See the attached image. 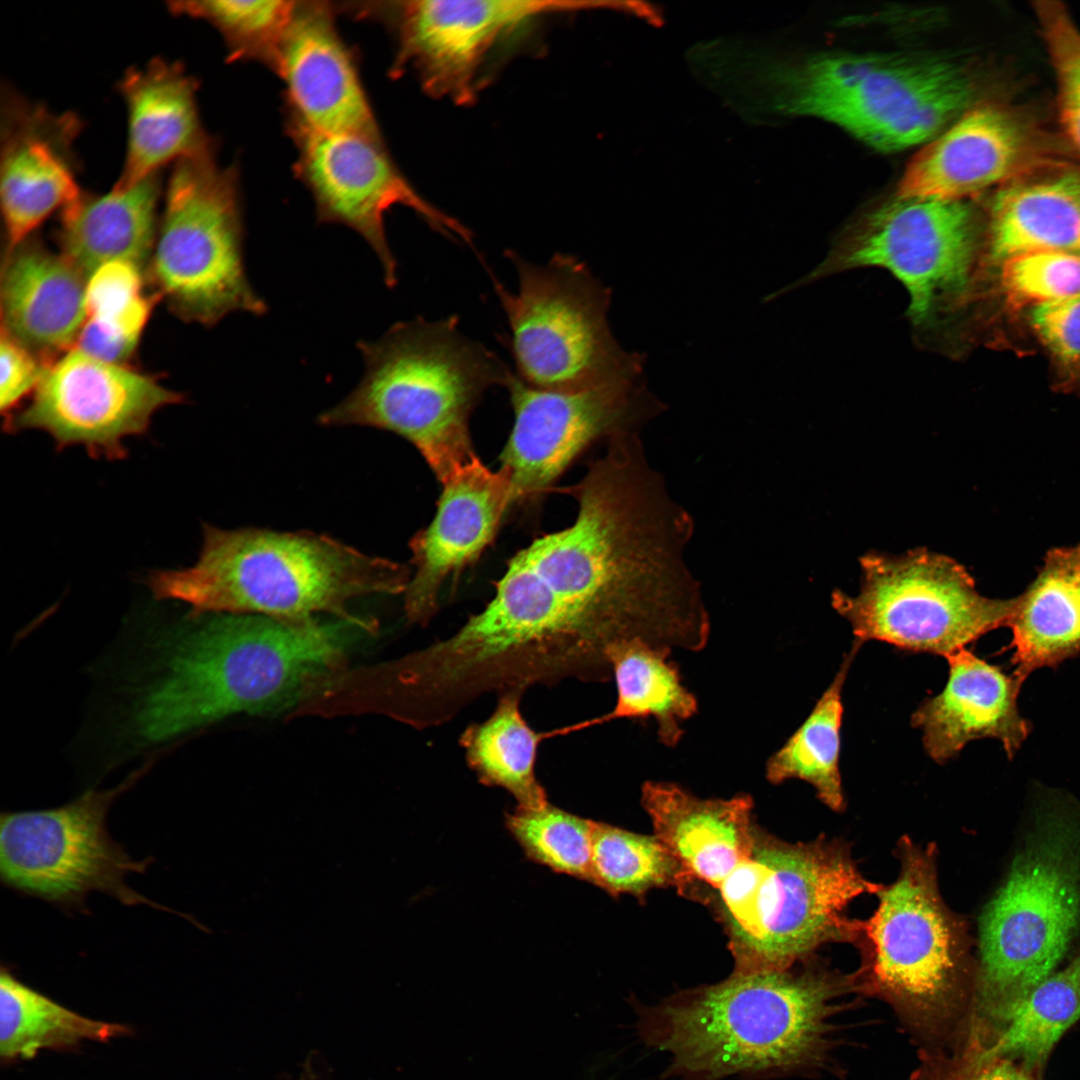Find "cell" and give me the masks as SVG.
Masks as SVG:
<instances>
[{
    "instance_id": "21",
    "label": "cell",
    "mask_w": 1080,
    "mask_h": 1080,
    "mask_svg": "<svg viewBox=\"0 0 1080 1080\" xmlns=\"http://www.w3.org/2000/svg\"><path fill=\"white\" fill-rule=\"evenodd\" d=\"M442 485L433 520L410 541L415 573L404 592V611L409 622L421 626L437 611L444 582L492 542L513 501L508 474L490 470L478 456Z\"/></svg>"
},
{
    "instance_id": "30",
    "label": "cell",
    "mask_w": 1080,
    "mask_h": 1080,
    "mask_svg": "<svg viewBox=\"0 0 1080 1080\" xmlns=\"http://www.w3.org/2000/svg\"><path fill=\"white\" fill-rule=\"evenodd\" d=\"M671 651L642 641L617 646L611 654L612 678L617 689L615 706L592 719L546 731V739L565 736L618 719L653 718L660 742L675 747L683 736L682 723L698 709L696 697L682 684Z\"/></svg>"
},
{
    "instance_id": "9",
    "label": "cell",
    "mask_w": 1080,
    "mask_h": 1080,
    "mask_svg": "<svg viewBox=\"0 0 1080 1080\" xmlns=\"http://www.w3.org/2000/svg\"><path fill=\"white\" fill-rule=\"evenodd\" d=\"M896 879L877 893L878 904L861 920L855 944L861 989L877 994L920 1020H937L962 1002L971 973L966 921L945 904L938 886L934 844L908 836L897 842Z\"/></svg>"
},
{
    "instance_id": "33",
    "label": "cell",
    "mask_w": 1080,
    "mask_h": 1080,
    "mask_svg": "<svg viewBox=\"0 0 1080 1080\" xmlns=\"http://www.w3.org/2000/svg\"><path fill=\"white\" fill-rule=\"evenodd\" d=\"M861 645L854 641L840 670L808 718L769 758L766 765V777L771 783L780 784L794 778L803 780L811 784L818 799L835 812L845 808L839 770L842 689L850 664Z\"/></svg>"
},
{
    "instance_id": "43",
    "label": "cell",
    "mask_w": 1080,
    "mask_h": 1080,
    "mask_svg": "<svg viewBox=\"0 0 1080 1080\" xmlns=\"http://www.w3.org/2000/svg\"><path fill=\"white\" fill-rule=\"evenodd\" d=\"M932 1080H1033L1011 1059L986 1052L984 1048L965 1054L939 1070Z\"/></svg>"
},
{
    "instance_id": "3",
    "label": "cell",
    "mask_w": 1080,
    "mask_h": 1080,
    "mask_svg": "<svg viewBox=\"0 0 1080 1080\" xmlns=\"http://www.w3.org/2000/svg\"><path fill=\"white\" fill-rule=\"evenodd\" d=\"M711 86L746 121L815 116L883 150L938 135L977 103L972 73L937 57L817 55L792 58L755 36L716 47Z\"/></svg>"
},
{
    "instance_id": "6",
    "label": "cell",
    "mask_w": 1080,
    "mask_h": 1080,
    "mask_svg": "<svg viewBox=\"0 0 1080 1080\" xmlns=\"http://www.w3.org/2000/svg\"><path fill=\"white\" fill-rule=\"evenodd\" d=\"M456 316L398 322L357 347L365 370L356 388L324 411L326 426L387 430L411 442L442 483L474 453L469 417L486 389L505 385L511 370L464 336Z\"/></svg>"
},
{
    "instance_id": "2",
    "label": "cell",
    "mask_w": 1080,
    "mask_h": 1080,
    "mask_svg": "<svg viewBox=\"0 0 1080 1080\" xmlns=\"http://www.w3.org/2000/svg\"><path fill=\"white\" fill-rule=\"evenodd\" d=\"M190 616L157 647V672L133 702L142 744L170 740L236 714H293L376 632L367 618L286 621L252 614Z\"/></svg>"
},
{
    "instance_id": "4",
    "label": "cell",
    "mask_w": 1080,
    "mask_h": 1080,
    "mask_svg": "<svg viewBox=\"0 0 1080 1080\" xmlns=\"http://www.w3.org/2000/svg\"><path fill=\"white\" fill-rule=\"evenodd\" d=\"M854 976L802 968L733 972L727 979L678 992L655 1006H635L638 1033L669 1052L667 1076L759 1079L801 1072L832 1048Z\"/></svg>"
},
{
    "instance_id": "12",
    "label": "cell",
    "mask_w": 1080,
    "mask_h": 1080,
    "mask_svg": "<svg viewBox=\"0 0 1080 1080\" xmlns=\"http://www.w3.org/2000/svg\"><path fill=\"white\" fill-rule=\"evenodd\" d=\"M151 764L134 770L113 788L89 789L60 807L1 813L2 883L63 909L85 908L87 896L100 892L123 905H148L197 925L191 916L160 905L126 884V876L145 873L153 857L134 860L107 829L111 805Z\"/></svg>"
},
{
    "instance_id": "22",
    "label": "cell",
    "mask_w": 1080,
    "mask_h": 1080,
    "mask_svg": "<svg viewBox=\"0 0 1080 1080\" xmlns=\"http://www.w3.org/2000/svg\"><path fill=\"white\" fill-rule=\"evenodd\" d=\"M295 123L327 133L381 138L357 69L327 7L297 4L275 68Z\"/></svg>"
},
{
    "instance_id": "28",
    "label": "cell",
    "mask_w": 1080,
    "mask_h": 1080,
    "mask_svg": "<svg viewBox=\"0 0 1080 1080\" xmlns=\"http://www.w3.org/2000/svg\"><path fill=\"white\" fill-rule=\"evenodd\" d=\"M163 194L161 173L103 194L82 190L60 211L61 254L87 279L113 261L142 268L155 247Z\"/></svg>"
},
{
    "instance_id": "37",
    "label": "cell",
    "mask_w": 1080,
    "mask_h": 1080,
    "mask_svg": "<svg viewBox=\"0 0 1080 1080\" xmlns=\"http://www.w3.org/2000/svg\"><path fill=\"white\" fill-rule=\"evenodd\" d=\"M297 4L285 0H192L170 1L167 7L176 16L212 24L222 34L233 57L253 56L276 68Z\"/></svg>"
},
{
    "instance_id": "40",
    "label": "cell",
    "mask_w": 1080,
    "mask_h": 1080,
    "mask_svg": "<svg viewBox=\"0 0 1080 1080\" xmlns=\"http://www.w3.org/2000/svg\"><path fill=\"white\" fill-rule=\"evenodd\" d=\"M1000 285L1013 305L1036 306L1080 295V251H1034L1000 263Z\"/></svg>"
},
{
    "instance_id": "13",
    "label": "cell",
    "mask_w": 1080,
    "mask_h": 1080,
    "mask_svg": "<svg viewBox=\"0 0 1080 1080\" xmlns=\"http://www.w3.org/2000/svg\"><path fill=\"white\" fill-rule=\"evenodd\" d=\"M860 566L859 592L834 591L832 606L861 644L878 640L946 658L1008 626L1016 608V597L981 595L962 564L926 548L897 556L867 553Z\"/></svg>"
},
{
    "instance_id": "36",
    "label": "cell",
    "mask_w": 1080,
    "mask_h": 1080,
    "mask_svg": "<svg viewBox=\"0 0 1080 1080\" xmlns=\"http://www.w3.org/2000/svg\"><path fill=\"white\" fill-rule=\"evenodd\" d=\"M591 883L613 896H643L655 888L674 886L693 891L696 881L656 836L596 822L592 832Z\"/></svg>"
},
{
    "instance_id": "15",
    "label": "cell",
    "mask_w": 1080,
    "mask_h": 1080,
    "mask_svg": "<svg viewBox=\"0 0 1080 1080\" xmlns=\"http://www.w3.org/2000/svg\"><path fill=\"white\" fill-rule=\"evenodd\" d=\"M504 386L515 418L501 469L510 478L513 501L546 490L595 440L640 432L664 409L642 375L583 388L542 389L511 371Z\"/></svg>"
},
{
    "instance_id": "29",
    "label": "cell",
    "mask_w": 1080,
    "mask_h": 1080,
    "mask_svg": "<svg viewBox=\"0 0 1080 1080\" xmlns=\"http://www.w3.org/2000/svg\"><path fill=\"white\" fill-rule=\"evenodd\" d=\"M1017 598L1009 622L1013 674L1024 682L1035 670L1080 653V543L1049 550L1036 577Z\"/></svg>"
},
{
    "instance_id": "10",
    "label": "cell",
    "mask_w": 1080,
    "mask_h": 1080,
    "mask_svg": "<svg viewBox=\"0 0 1080 1080\" xmlns=\"http://www.w3.org/2000/svg\"><path fill=\"white\" fill-rule=\"evenodd\" d=\"M159 224L152 275L178 317L211 327L235 312L268 311L245 269L235 174L212 152L172 165Z\"/></svg>"
},
{
    "instance_id": "41",
    "label": "cell",
    "mask_w": 1080,
    "mask_h": 1080,
    "mask_svg": "<svg viewBox=\"0 0 1080 1080\" xmlns=\"http://www.w3.org/2000/svg\"><path fill=\"white\" fill-rule=\"evenodd\" d=\"M1030 321L1057 363L1080 372V295L1033 306Z\"/></svg>"
},
{
    "instance_id": "42",
    "label": "cell",
    "mask_w": 1080,
    "mask_h": 1080,
    "mask_svg": "<svg viewBox=\"0 0 1080 1080\" xmlns=\"http://www.w3.org/2000/svg\"><path fill=\"white\" fill-rule=\"evenodd\" d=\"M0 408L10 413L17 402L36 389L51 366L1 330Z\"/></svg>"
},
{
    "instance_id": "14",
    "label": "cell",
    "mask_w": 1080,
    "mask_h": 1080,
    "mask_svg": "<svg viewBox=\"0 0 1080 1080\" xmlns=\"http://www.w3.org/2000/svg\"><path fill=\"white\" fill-rule=\"evenodd\" d=\"M977 244L978 220L966 201L898 197L850 230L813 276L883 267L907 288L909 315L922 325L966 290Z\"/></svg>"
},
{
    "instance_id": "5",
    "label": "cell",
    "mask_w": 1080,
    "mask_h": 1080,
    "mask_svg": "<svg viewBox=\"0 0 1080 1080\" xmlns=\"http://www.w3.org/2000/svg\"><path fill=\"white\" fill-rule=\"evenodd\" d=\"M411 570L313 532L204 528L196 563L152 573L158 600H177L190 616L252 614L307 621L318 614L356 619L352 600L404 593Z\"/></svg>"
},
{
    "instance_id": "44",
    "label": "cell",
    "mask_w": 1080,
    "mask_h": 1080,
    "mask_svg": "<svg viewBox=\"0 0 1080 1080\" xmlns=\"http://www.w3.org/2000/svg\"><path fill=\"white\" fill-rule=\"evenodd\" d=\"M302 1080H328V1079H327V1076H325V1075L314 1073V1074L306 1075Z\"/></svg>"
},
{
    "instance_id": "35",
    "label": "cell",
    "mask_w": 1080,
    "mask_h": 1080,
    "mask_svg": "<svg viewBox=\"0 0 1080 1080\" xmlns=\"http://www.w3.org/2000/svg\"><path fill=\"white\" fill-rule=\"evenodd\" d=\"M1080 1018V956L1026 994L1002 1019L986 1052L1019 1060L1028 1070L1044 1064L1054 1045Z\"/></svg>"
},
{
    "instance_id": "19",
    "label": "cell",
    "mask_w": 1080,
    "mask_h": 1080,
    "mask_svg": "<svg viewBox=\"0 0 1080 1080\" xmlns=\"http://www.w3.org/2000/svg\"><path fill=\"white\" fill-rule=\"evenodd\" d=\"M1058 156L1050 137L1026 113L977 102L913 158L897 195L964 200Z\"/></svg>"
},
{
    "instance_id": "27",
    "label": "cell",
    "mask_w": 1080,
    "mask_h": 1080,
    "mask_svg": "<svg viewBox=\"0 0 1080 1080\" xmlns=\"http://www.w3.org/2000/svg\"><path fill=\"white\" fill-rule=\"evenodd\" d=\"M997 262L1034 251H1080V163L1046 159L995 189L988 223Z\"/></svg>"
},
{
    "instance_id": "26",
    "label": "cell",
    "mask_w": 1080,
    "mask_h": 1080,
    "mask_svg": "<svg viewBox=\"0 0 1080 1080\" xmlns=\"http://www.w3.org/2000/svg\"><path fill=\"white\" fill-rule=\"evenodd\" d=\"M641 803L655 835L697 881L715 889L751 855L753 800L701 799L666 782H646Z\"/></svg>"
},
{
    "instance_id": "39",
    "label": "cell",
    "mask_w": 1080,
    "mask_h": 1080,
    "mask_svg": "<svg viewBox=\"0 0 1080 1080\" xmlns=\"http://www.w3.org/2000/svg\"><path fill=\"white\" fill-rule=\"evenodd\" d=\"M1034 10L1056 76L1061 128L1080 158V30L1058 1H1038Z\"/></svg>"
},
{
    "instance_id": "7",
    "label": "cell",
    "mask_w": 1080,
    "mask_h": 1080,
    "mask_svg": "<svg viewBox=\"0 0 1080 1080\" xmlns=\"http://www.w3.org/2000/svg\"><path fill=\"white\" fill-rule=\"evenodd\" d=\"M882 884L867 879L844 840L790 843L757 826L751 855L720 885L718 910L734 972L786 970L830 943L855 945L850 904Z\"/></svg>"
},
{
    "instance_id": "17",
    "label": "cell",
    "mask_w": 1080,
    "mask_h": 1080,
    "mask_svg": "<svg viewBox=\"0 0 1080 1080\" xmlns=\"http://www.w3.org/2000/svg\"><path fill=\"white\" fill-rule=\"evenodd\" d=\"M182 401L155 378L74 347L48 368L7 426L41 430L58 448L81 445L91 456L115 460L126 455L127 437L145 433L159 409Z\"/></svg>"
},
{
    "instance_id": "8",
    "label": "cell",
    "mask_w": 1080,
    "mask_h": 1080,
    "mask_svg": "<svg viewBox=\"0 0 1080 1080\" xmlns=\"http://www.w3.org/2000/svg\"><path fill=\"white\" fill-rule=\"evenodd\" d=\"M977 998L999 1021L1054 973L1080 931V808L1063 797L1036 807L978 928Z\"/></svg>"
},
{
    "instance_id": "18",
    "label": "cell",
    "mask_w": 1080,
    "mask_h": 1080,
    "mask_svg": "<svg viewBox=\"0 0 1080 1080\" xmlns=\"http://www.w3.org/2000/svg\"><path fill=\"white\" fill-rule=\"evenodd\" d=\"M566 0H411L395 8L398 64L416 72L430 96L472 104L493 53L546 15L598 8Z\"/></svg>"
},
{
    "instance_id": "11",
    "label": "cell",
    "mask_w": 1080,
    "mask_h": 1080,
    "mask_svg": "<svg viewBox=\"0 0 1080 1080\" xmlns=\"http://www.w3.org/2000/svg\"><path fill=\"white\" fill-rule=\"evenodd\" d=\"M506 256L516 268L517 290L490 275L519 379L542 389H570L642 375V356L623 350L609 328V289L584 262L564 253L543 265L512 251Z\"/></svg>"
},
{
    "instance_id": "31",
    "label": "cell",
    "mask_w": 1080,
    "mask_h": 1080,
    "mask_svg": "<svg viewBox=\"0 0 1080 1080\" xmlns=\"http://www.w3.org/2000/svg\"><path fill=\"white\" fill-rule=\"evenodd\" d=\"M524 693L513 689L499 694L492 714L467 726L459 745L479 782L505 789L519 808H538L548 802L535 770L538 747L545 736L535 731L521 712Z\"/></svg>"
},
{
    "instance_id": "16",
    "label": "cell",
    "mask_w": 1080,
    "mask_h": 1080,
    "mask_svg": "<svg viewBox=\"0 0 1080 1080\" xmlns=\"http://www.w3.org/2000/svg\"><path fill=\"white\" fill-rule=\"evenodd\" d=\"M297 170L316 204L318 221L357 232L379 259L384 282L397 283V262L388 244L385 214L396 205L412 209L433 230L469 246L472 232L423 198L401 174L381 138L327 133L295 123Z\"/></svg>"
},
{
    "instance_id": "34",
    "label": "cell",
    "mask_w": 1080,
    "mask_h": 1080,
    "mask_svg": "<svg viewBox=\"0 0 1080 1080\" xmlns=\"http://www.w3.org/2000/svg\"><path fill=\"white\" fill-rule=\"evenodd\" d=\"M142 280L141 268L124 261L106 263L88 277L76 348L111 363L130 358L155 303L144 295Z\"/></svg>"
},
{
    "instance_id": "23",
    "label": "cell",
    "mask_w": 1080,
    "mask_h": 1080,
    "mask_svg": "<svg viewBox=\"0 0 1080 1080\" xmlns=\"http://www.w3.org/2000/svg\"><path fill=\"white\" fill-rule=\"evenodd\" d=\"M127 142L116 189L161 173L167 164L213 152L197 104V81L178 61L161 57L129 68L119 81Z\"/></svg>"
},
{
    "instance_id": "24",
    "label": "cell",
    "mask_w": 1080,
    "mask_h": 1080,
    "mask_svg": "<svg viewBox=\"0 0 1080 1080\" xmlns=\"http://www.w3.org/2000/svg\"><path fill=\"white\" fill-rule=\"evenodd\" d=\"M946 659L949 674L944 689L925 699L911 718L922 731L927 754L943 764L967 743L993 738L1012 758L1031 730L1017 705L1023 682L965 648Z\"/></svg>"
},
{
    "instance_id": "1",
    "label": "cell",
    "mask_w": 1080,
    "mask_h": 1080,
    "mask_svg": "<svg viewBox=\"0 0 1080 1080\" xmlns=\"http://www.w3.org/2000/svg\"><path fill=\"white\" fill-rule=\"evenodd\" d=\"M569 492L575 520L510 559L480 611L485 627L527 662L598 677L626 642L702 650L710 620L688 565L694 520L641 437L611 438Z\"/></svg>"
},
{
    "instance_id": "32",
    "label": "cell",
    "mask_w": 1080,
    "mask_h": 1080,
    "mask_svg": "<svg viewBox=\"0 0 1080 1080\" xmlns=\"http://www.w3.org/2000/svg\"><path fill=\"white\" fill-rule=\"evenodd\" d=\"M122 1024L84 1017L30 988L2 966L0 974V1056L31 1059L42 1049L65 1050L83 1040L108 1041L129 1035Z\"/></svg>"
},
{
    "instance_id": "38",
    "label": "cell",
    "mask_w": 1080,
    "mask_h": 1080,
    "mask_svg": "<svg viewBox=\"0 0 1080 1080\" xmlns=\"http://www.w3.org/2000/svg\"><path fill=\"white\" fill-rule=\"evenodd\" d=\"M593 824L549 802L506 815V827L530 860L589 882Z\"/></svg>"
},
{
    "instance_id": "25",
    "label": "cell",
    "mask_w": 1080,
    "mask_h": 1080,
    "mask_svg": "<svg viewBox=\"0 0 1080 1080\" xmlns=\"http://www.w3.org/2000/svg\"><path fill=\"white\" fill-rule=\"evenodd\" d=\"M87 277L30 237L8 250L1 330L52 365L76 346L86 320Z\"/></svg>"
},
{
    "instance_id": "20",
    "label": "cell",
    "mask_w": 1080,
    "mask_h": 1080,
    "mask_svg": "<svg viewBox=\"0 0 1080 1080\" xmlns=\"http://www.w3.org/2000/svg\"><path fill=\"white\" fill-rule=\"evenodd\" d=\"M83 129L10 86L1 89L0 205L8 250L81 192L75 143Z\"/></svg>"
}]
</instances>
